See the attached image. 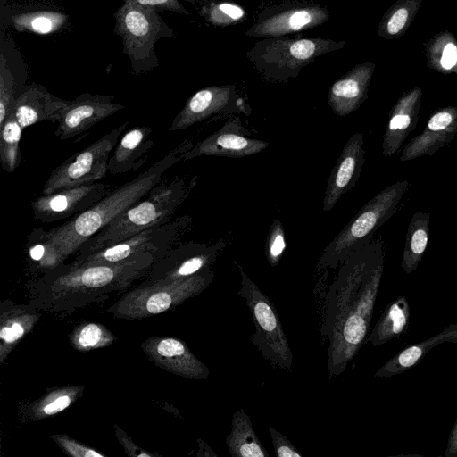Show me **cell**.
Returning <instances> with one entry per match:
<instances>
[{
  "label": "cell",
  "instance_id": "obj_32",
  "mask_svg": "<svg viewBox=\"0 0 457 457\" xmlns=\"http://www.w3.org/2000/svg\"><path fill=\"white\" fill-rule=\"evenodd\" d=\"M143 7L160 8L188 15L189 12L178 0H125Z\"/></svg>",
  "mask_w": 457,
  "mask_h": 457
},
{
  "label": "cell",
  "instance_id": "obj_5",
  "mask_svg": "<svg viewBox=\"0 0 457 457\" xmlns=\"http://www.w3.org/2000/svg\"><path fill=\"white\" fill-rule=\"evenodd\" d=\"M345 44L321 37L262 38L247 51L246 57L263 79L285 83L319 57L340 50Z\"/></svg>",
  "mask_w": 457,
  "mask_h": 457
},
{
  "label": "cell",
  "instance_id": "obj_20",
  "mask_svg": "<svg viewBox=\"0 0 457 457\" xmlns=\"http://www.w3.org/2000/svg\"><path fill=\"white\" fill-rule=\"evenodd\" d=\"M371 71L361 65L336 80L328 89V104L338 116L355 112L366 99Z\"/></svg>",
  "mask_w": 457,
  "mask_h": 457
},
{
  "label": "cell",
  "instance_id": "obj_12",
  "mask_svg": "<svg viewBox=\"0 0 457 457\" xmlns=\"http://www.w3.org/2000/svg\"><path fill=\"white\" fill-rule=\"evenodd\" d=\"M249 113L234 85L211 86L191 96L172 120L170 131L187 129L218 112Z\"/></svg>",
  "mask_w": 457,
  "mask_h": 457
},
{
  "label": "cell",
  "instance_id": "obj_6",
  "mask_svg": "<svg viewBox=\"0 0 457 457\" xmlns=\"http://www.w3.org/2000/svg\"><path fill=\"white\" fill-rule=\"evenodd\" d=\"M239 270L241 281L237 295L251 312L254 326L251 336L253 345L270 364L291 370L293 353L274 304L242 268Z\"/></svg>",
  "mask_w": 457,
  "mask_h": 457
},
{
  "label": "cell",
  "instance_id": "obj_36",
  "mask_svg": "<svg viewBox=\"0 0 457 457\" xmlns=\"http://www.w3.org/2000/svg\"><path fill=\"white\" fill-rule=\"evenodd\" d=\"M457 62V47L453 43H448L443 52L441 65L445 70L452 69Z\"/></svg>",
  "mask_w": 457,
  "mask_h": 457
},
{
  "label": "cell",
  "instance_id": "obj_38",
  "mask_svg": "<svg viewBox=\"0 0 457 457\" xmlns=\"http://www.w3.org/2000/svg\"><path fill=\"white\" fill-rule=\"evenodd\" d=\"M70 403H71V398L69 396H66V395L60 396L57 399H55L54 401H53L52 403H50L49 404H47L44 408V412L46 414H49V415L59 412V411L64 410L65 408H67Z\"/></svg>",
  "mask_w": 457,
  "mask_h": 457
},
{
  "label": "cell",
  "instance_id": "obj_27",
  "mask_svg": "<svg viewBox=\"0 0 457 457\" xmlns=\"http://www.w3.org/2000/svg\"><path fill=\"white\" fill-rule=\"evenodd\" d=\"M201 14L215 27H228L243 22L247 17L245 9L229 0H209L201 8Z\"/></svg>",
  "mask_w": 457,
  "mask_h": 457
},
{
  "label": "cell",
  "instance_id": "obj_31",
  "mask_svg": "<svg viewBox=\"0 0 457 457\" xmlns=\"http://www.w3.org/2000/svg\"><path fill=\"white\" fill-rule=\"evenodd\" d=\"M269 434L271 438L275 453L278 457H301L302 453L293 445L283 434L275 428L270 427Z\"/></svg>",
  "mask_w": 457,
  "mask_h": 457
},
{
  "label": "cell",
  "instance_id": "obj_7",
  "mask_svg": "<svg viewBox=\"0 0 457 457\" xmlns=\"http://www.w3.org/2000/svg\"><path fill=\"white\" fill-rule=\"evenodd\" d=\"M129 124L125 120L82 151L71 155L49 175L43 187V194L95 183L108 171L112 150Z\"/></svg>",
  "mask_w": 457,
  "mask_h": 457
},
{
  "label": "cell",
  "instance_id": "obj_19",
  "mask_svg": "<svg viewBox=\"0 0 457 457\" xmlns=\"http://www.w3.org/2000/svg\"><path fill=\"white\" fill-rule=\"evenodd\" d=\"M152 132L149 126H137L124 133L111 154L108 171L118 175L138 170L154 145Z\"/></svg>",
  "mask_w": 457,
  "mask_h": 457
},
{
  "label": "cell",
  "instance_id": "obj_8",
  "mask_svg": "<svg viewBox=\"0 0 457 457\" xmlns=\"http://www.w3.org/2000/svg\"><path fill=\"white\" fill-rule=\"evenodd\" d=\"M191 219L182 216L169 222L143 230L117 244L82 254L85 265L119 262L144 254L166 253L179 241Z\"/></svg>",
  "mask_w": 457,
  "mask_h": 457
},
{
  "label": "cell",
  "instance_id": "obj_18",
  "mask_svg": "<svg viewBox=\"0 0 457 457\" xmlns=\"http://www.w3.org/2000/svg\"><path fill=\"white\" fill-rule=\"evenodd\" d=\"M421 92L414 89L403 96L389 113L382 142V154L390 157L396 154L419 120Z\"/></svg>",
  "mask_w": 457,
  "mask_h": 457
},
{
  "label": "cell",
  "instance_id": "obj_21",
  "mask_svg": "<svg viewBox=\"0 0 457 457\" xmlns=\"http://www.w3.org/2000/svg\"><path fill=\"white\" fill-rule=\"evenodd\" d=\"M443 343H457V323L450 324L438 334L399 352L376 371L375 377L390 378L403 373L416 366L431 348Z\"/></svg>",
  "mask_w": 457,
  "mask_h": 457
},
{
  "label": "cell",
  "instance_id": "obj_2",
  "mask_svg": "<svg viewBox=\"0 0 457 457\" xmlns=\"http://www.w3.org/2000/svg\"><path fill=\"white\" fill-rule=\"evenodd\" d=\"M194 145L184 141L133 179L111 190L85 212L47 231L51 239L67 255L78 250L89 237L143 199L162 179L164 172L181 161V155Z\"/></svg>",
  "mask_w": 457,
  "mask_h": 457
},
{
  "label": "cell",
  "instance_id": "obj_23",
  "mask_svg": "<svg viewBox=\"0 0 457 457\" xmlns=\"http://www.w3.org/2000/svg\"><path fill=\"white\" fill-rule=\"evenodd\" d=\"M410 320V306L405 296L400 295L382 312L365 343L379 346L405 333Z\"/></svg>",
  "mask_w": 457,
  "mask_h": 457
},
{
  "label": "cell",
  "instance_id": "obj_26",
  "mask_svg": "<svg viewBox=\"0 0 457 457\" xmlns=\"http://www.w3.org/2000/svg\"><path fill=\"white\" fill-rule=\"evenodd\" d=\"M67 16L53 11H36L16 14L12 17L14 28L19 31L48 34L60 29Z\"/></svg>",
  "mask_w": 457,
  "mask_h": 457
},
{
  "label": "cell",
  "instance_id": "obj_25",
  "mask_svg": "<svg viewBox=\"0 0 457 457\" xmlns=\"http://www.w3.org/2000/svg\"><path fill=\"white\" fill-rule=\"evenodd\" d=\"M22 130L12 112L0 126L1 166L7 172L14 171L20 163Z\"/></svg>",
  "mask_w": 457,
  "mask_h": 457
},
{
  "label": "cell",
  "instance_id": "obj_37",
  "mask_svg": "<svg viewBox=\"0 0 457 457\" xmlns=\"http://www.w3.org/2000/svg\"><path fill=\"white\" fill-rule=\"evenodd\" d=\"M24 329L20 323H14L12 327L3 328L0 337L5 342H13L23 335Z\"/></svg>",
  "mask_w": 457,
  "mask_h": 457
},
{
  "label": "cell",
  "instance_id": "obj_29",
  "mask_svg": "<svg viewBox=\"0 0 457 457\" xmlns=\"http://www.w3.org/2000/svg\"><path fill=\"white\" fill-rule=\"evenodd\" d=\"M125 261L110 263L87 265L79 273V279L84 286L90 287H103L109 284L120 272Z\"/></svg>",
  "mask_w": 457,
  "mask_h": 457
},
{
  "label": "cell",
  "instance_id": "obj_16",
  "mask_svg": "<svg viewBox=\"0 0 457 457\" xmlns=\"http://www.w3.org/2000/svg\"><path fill=\"white\" fill-rule=\"evenodd\" d=\"M457 136V107L448 106L435 111L423 131L412 138L402 150L401 162L425 155H433L450 144Z\"/></svg>",
  "mask_w": 457,
  "mask_h": 457
},
{
  "label": "cell",
  "instance_id": "obj_3",
  "mask_svg": "<svg viewBox=\"0 0 457 457\" xmlns=\"http://www.w3.org/2000/svg\"><path fill=\"white\" fill-rule=\"evenodd\" d=\"M196 184V177H175L161 180L147 195L85 241L82 254L108 247L147 228L173 219Z\"/></svg>",
  "mask_w": 457,
  "mask_h": 457
},
{
  "label": "cell",
  "instance_id": "obj_17",
  "mask_svg": "<svg viewBox=\"0 0 457 457\" xmlns=\"http://www.w3.org/2000/svg\"><path fill=\"white\" fill-rule=\"evenodd\" d=\"M67 104V100L54 96L43 86L32 83L17 96L12 112L25 129L46 120L55 123Z\"/></svg>",
  "mask_w": 457,
  "mask_h": 457
},
{
  "label": "cell",
  "instance_id": "obj_10",
  "mask_svg": "<svg viewBox=\"0 0 457 457\" xmlns=\"http://www.w3.org/2000/svg\"><path fill=\"white\" fill-rule=\"evenodd\" d=\"M115 31L122 38L124 53L134 66L148 60L161 30L155 9L125 2L115 12Z\"/></svg>",
  "mask_w": 457,
  "mask_h": 457
},
{
  "label": "cell",
  "instance_id": "obj_40",
  "mask_svg": "<svg viewBox=\"0 0 457 457\" xmlns=\"http://www.w3.org/2000/svg\"><path fill=\"white\" fill-rule=\"evenodd\" d=\"M229 1H231V0H229Z\"/></svg>",
  "mask_w": 457,
  "mask_h": 457
},
{
  "label": "cell",
  "instance_id": "obj_24",
  "mask_svg": "<svg viewBox=\"0 0 457 457\" xmlns=\"http://www.w3.org/2000/svg\"><path fill=\"white\" fill-rule=\"evenodd\" d=\"M430 213L417 211L407 228L401 268L407 274L414 272L427 250L429 238Z\"/></svg>",
  "mask_w": 457,
  "mask_h": 457
},
{
  "label": "cell",
  "instance_id": "obj_9",
  "mask_svg": "<svg viewBox=\"0 0 457 457\" xmlns=\"http://www.w3.org/2000/svg\"><path fill=\"white\" fill-rule=\"evenodd\" d=\"M328 10L310 1H289L265 9L245 32L247 37H279L313 29L329 19Z\"/></svg>",
  "mask_w": 457,
  "mask_h": 457
},
{
  "label": "cell",
  "instance_id": "obj_15",
  "mask_svg": "<svg viewBox=\"0 0 457 457\" xmlns=\"http://www.w3.org/2000/svg\"><path fill=\"white\" fill-rule=\"evenodd\" d=\"M363 144V134L358 132L345 145L328 179L323 211L332 210L341 196L356 185L365 162Z\"/></svg>",
  "mask_w": 457,
  "mask_h": 457
},
{
  "label": "cell",
  "instance_id": "obj_34",
  "mask_svg": "<svg viewBox=\"0 0 457 457\" xmlns=\"http://www.w3.org/2000/svg\"><path fill=\"white\" fill-rule=\"evenodd\" d=\"M101 329L95 324L87 325L79 337V344L84 347H91L96 345L101 338Z\"/></svg>",
  "mask_w": 457,
  "mask_h": 457
},
{
  "label": "cell",
  "instance_id": "obj_11",
  "mask_svg": "<svg viewBox=\"0 0 457 457\" xmlns=\"http://www.w3.org/2000/svg\"><path fill=\"white\" fill-rule=\"evenodd\" d=\"M110 191L107 185L95 182L43 194L31 203L34 217L45 223L71 219L92 207Z\"/></svg>",
  "mask_w": 457,
  "mask_h": 457
},
{
  "label": "cell",
  "instance_id": "obj_33",
  "mask_svg": "<svg viewBox=\"0 0 457 457\" xmlns=\"http://www.w3.org/2000/svg\"><path fill=\"white\" fill-rule=\"evenodd\" d=\"M172 298L167 293H158L152 295L146 303L147 311L151 313H160L166 311L171 304Z\"/></svg>",
  "mask_w": 457,
  "mask_h": 457
},
{
  "label": "cell",
  "instance_id": "obj_39",
  "mask_svg": "<svg viewBox=\"0 0 457 457\" xmlns=\"http://www.w3.org/2000/svg\"><path fill=\"white\" fill-rule=\"evenodd\" d=\"M445 457H457V418L449 434L447 446L445 453Z\"/></svg>",
  "mask_w": 457,
  "mask_h": 457
},
{
  "label": "cell",
  "instance_id": "obj_13",
  "mask_svg": "<svg viewBox=\"0 0 457 457\" xmlns=\"http://www.w3.org/2000/svg\"><path fill=\"white\" fill-rule=\"evenodd\" d=\"M111 96L83 94L68 101L55 122V136L62 140L87 131L96 123L124 109Z\"/></svg>",
  "mask_w": 457,
  "mask_h": 457
},
{
  "label": "cell",
  "instance_id": "obj_35",
  "mask_svg": "<svg viewBox=\"0 0 457 457\" xmlns=\"http://www.w3.org/2000/svg\"><path fill=\"white\" fill-rule=\"evenodd\" d=\"M408 19V12L405 8L398 9L394 12L387 23V31L391 35L398 33L405 25Z\"/></svg>",
  "mask_w": 457,
  "mask_h": 457
},
{
  "label": "cell",
  "instance_id": "obj_1",
  "mask_svg": "<svg viewBox=\"0 0 457 457\" xmlns=\"http://www.w3.org/2000/svg\"><path fill=\"white\" fill-rule=\"evenodd\" d=\"M383 241L372 240L340 265L326 295L321 335L329 378L341 375L366 338L384 270Z\"/></svg>",
  "mask_w": 457,
  "mask_h": 457
},
{
  "label": "cell",
  "instance_id": "obj_30",
  "mask_svg": "<svg viewBox=\"0 0 457 457\" xmlns=\"http://www.w3.org/2000/svg\"><path fill=\"white\" fill-rule=\"evenodd\" d=\"M286 248L285 232L279 220H273L266 240L265 253L269 263L275 267Z\"/></svg>",
  "mask_w": 457,
  "mask_h": 457
},
{
  "label": "cell",
  "instance_id": "obj_22",
  "mask_svg": "<svg viewBox=\"0 0 457 457\" xmlns=\"http://www.w3.org/2000/svg\"><path fill=\"white\" fill-rule=\"evenodd\" d=\"M225 443L233 457L269 456L253 429L249 415L243 408L233 414L231 430Z\"/></svg>",
  "mask_w": 457,
  "mask_h": 457
},
{
  "label": "cell",
  "instance_id": "obj_14",
  "mask_svg": "<svg viewBox=\"0 0 457 457\" xmlns=\"http://www.w3.org/2000/svg\"><path fill=\"white\" fill-rule=\"evenodd\" d=\"M246 132L240 124H226L184 153L181 161L202 155L242 158L268 147L269 144L263 140L246 137Z\"/></svg>",
  "mask_w": 457,
  "mask_h": 457
},
{
  "label": "cell",
  "instance_id": "obj_28",
  "mask_svg": "<svg viewBox=\"0 0 457 457\" xmlns=\"http://www.w3.org/2000/svg\"><path fill=\"white\" fill-rule=\"evenodd\" d=\"M16 96V80L4 55L0 57V126L12 112Z\"/></svg>",
  "mask_w": 457,
  "mask_h": 457
},
{
  "label": "cell",
  "instance_id": "obj_4",
  "mask_svg": "<svg viewBox=\"0 0 457 457\" xmlns=\"http://www.w3.org/2000/svg\"><path fill=\"white\" fill-rule=\"evenodd\" d=\"M408 188V180H398L373 196L324 248L317 269H336L355 251L369 245L375 232L396 212Z\"/></svg>",
  "mask_w": 457,
  "mask_h": 457
}]
</instances>
